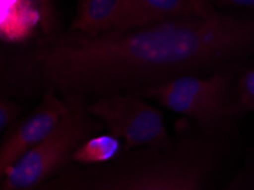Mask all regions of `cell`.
I'll list each match as a JSON object with an SVG mask.
<instances>
[{
	"label": "cell",
	"mask_w": 254,
	"mask_h": 190,
	"mask_svg": "<svg viewBox=\"0 0 254 190\" xmlns=\"http://www.w3.org/2000/svg\"><path fill=\"white\" fill-rule=\"evenodd\" d=\"M221 6L235 7V8H254V0H211Z\"/></svg>",
	"instance_id": "obj_12"
},
{
	"label": "cell",
	"mask_w": 254,
	"mask_h": 190,
	"mask_svg": "<svg viewBox=\"0 0 254 190\" xmlns=\"http://www.w3.org/2000/svg\"><path fill=\"white\" fill-rule=\"evenodd\" d=\"M194 1L197 3L199 9H201L204 14H210L214 11L212 5H211V0H194Z\"/></svg>",
	"instance_id": "obj_13"
},
{
	"label": "cell",
	"mask_w": 254,
	"mask_h": 190,
	"mask_svg": "<svg viewBox=\"0 0 254 190\" xmlns=\"http://www.w3.org/2000/svg\"><path fill=\"white\" fill-rule=\"evenodd\" d=\"M220 150L215 132H190L103 164L72 162L34 190H203Z\"/></svg>",
	"instance_id": "obj_2"
},
{
	"label": "cell",
	"mask_w": 254,
	"mask_h": 190,
	"mask_svg": "<svg viewBox=\"0 0 254 190\" xmlns=\"http://www.w3.org/2000/svg\"><path fill=\"white\" fill-rule=\"evenodd\" d=\"M104 123L88 108L70 107L56 129L23 155L2 177L0 190H34L71 164L80 146L101 133Z\"/></svg>",
	"instance_id": "obj_4"
},
{
	"label": "cell",
	"mask_w": 254,
	"mask_h": 190,
	"mask_svg": "<svg viewBox=\"0 0 254 190\" xmlns=\"http://www.w3.org/2000/svg\"><path fill=\"white\" fill-rule=\"evenodd\" d=\"M233 77L230 71L183 75L149 89L142 97L187 116L201 129L217 133L245 112L238 102Z\"/></svg>",
	"instance_id": "obj_3"
},
{
	"label": "cell",
	"mask_w": 254,
	"mask_h": 190,
	"mask_svg": "<svg viewBox=\"0 0 254 190\" xmlns=\"http://www.w3.org/2000/svg\"><path fill=\"white\" fill-rule=\"evenodd\" d=\"M238 102L243 110L254 112V67L246 69L235 82Z\"/></svg>",
	"instance_id": "obj_10"
},
{
	"label": "cell",
	"mask_w": 254,
	"mask_h": 190,
	"mask_svg": "<svg viewBox=\"0 0 254 190\" xmlns=\"http://www.w3.org/2000/svg\"><path fill=\"white\" fill-rule=\"evenodd\" d=\"M110 133L125 142L126 150L163 146L171 141L163 115L145 97L123 94L105 97L88 106Z\"/></svg>",
	"instance_id": "obj_5"
},
{
	"label": "cell",
	"mask_w": 254,
	"mask_h": 190,
	"mask_svg": "<svg viewBox=\"0 0 254 190\" xmlns=\"http://www.w3.org/2000/svg\"><path fill=\"white\" fill-rule=\"evenodd\" d=\"M125 15V0H78L72 31L98 34L117 30Z\"/></svg>",
	"instance_id": "obj_8"
},
{
	"label": "cell",
	"mask_w": 254,
	"mask_h": 190,
	"mask_svg": "<svg viewBox=\"0 0 254 190\" xmlns=\"http://www.w3.org/2000/svg\"><path fill=\"white\" fill-rule=\"evenodd\" d=\"M67 112V104L60 96L45 92L37 110L21 122L15 123L2 140L0 147L1 178L23 155L44 141Z\"/></svg>",
	"instance_id": "obj_6"
},
{
	"label": "cell",
	"mask_w": 254,
	"mask_h": 190,
	"mask_svg": "<svg viewBox=\"0 0 254 190\" xmlns=\"http://www.w3.org/2000/svg\"><path fill=\"white\" fill-rule=\"evenodd\" d=\"M121 139L114 134H96L84 141L73 156V163L84 165L103 164L113 161L125 152Z\"/></svg>",
	"instance_id": "obj_9"
},
{
	"label": "cell",
	"mask_w": 254,
	"mask_h": 190,
	"mask_svg": "<svg viewBox=\"0 0 254 190\" xmlns=\"http://www.w3.org/2000/svg\"><path fill=\"white\" fill-rule=\"evenodd\" d=\"M204 15L207 14L199 9L194 0H125V15L119 29L140 28L170 19Z\"/></svg>",
	"instance_id": "obj_7"
},
{
	"label": "cell",
	"mask_w": 254,
	"mask_h": 190,
	"mask_svg": "<svg viewBox=\"0 0 254 190\" xmlns=\"http://www.w3.org/2000/svg\"><path fill=\"white\" fill-rule=\"evenodd\" d=\"M20 113V105L6 97H1V100H0V129L2 132L5 130H9L16 123Z\"/></svg>",
	"instance_id": "obj_11"
},
{
	"label": "cell",
	"mask_w": 254,
	"mask_h": 190,
	"mask_svg": "<svg viewBox=\"0 0 254 190\" xmlns=\"http://www.w3.org/2000/svg\"><path fill=\"white\" fill-rule=\"evenodd\" d=\"M254 55V17L218 13L98 34H54L18 50L3 67L6 90L54 92L88 108L105 97L144 96L176 77L229 71Z\"/></svg>",
	"instance_id": "obj_1"
}]
</instances>
